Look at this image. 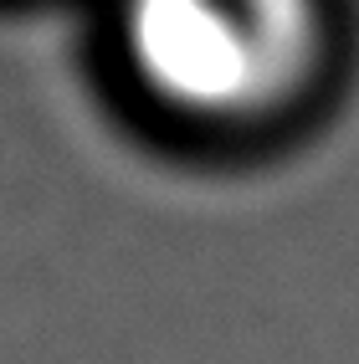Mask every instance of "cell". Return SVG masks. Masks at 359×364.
<instances>
[{
  "instance_id": "cell-1",
  "label": "cell",
  "mask_w": 359,
  "mask_h": 364,
  "mask_svg": "<svg viewBox=\"0 0 359 364\" xmlns=\"http://www.w3.org/2000/svg\"><path fill=\"white\" fill-rule=\"evenodd\" d=\"M134 77L190 118H257L303 82L314 0H124Z\"/></svg>"
}]
</instances>
